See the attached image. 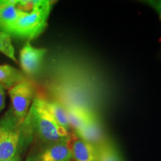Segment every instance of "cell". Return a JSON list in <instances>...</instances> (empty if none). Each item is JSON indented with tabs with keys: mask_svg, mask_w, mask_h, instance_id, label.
Masks as SVG:
<instances>
[{
	"mask_svg": "<svg viewBox=\"0 0 161 161\" xmlns=\"http://www.w3.org/2000/svg\"><path fill=\"white\" fill-rule=\"evenodd\" d=\"M21 128L25 146L35 137L41 145L69 142L72 139L69 130L59 125L46 109L39 96L34 98Z\"/></svg>",
	"mask_w": 161,
	"mask_h": 161,
	"instance_id": "6da1fadb",
	"label": "cell"
},
{
	"mask_svg": "<svg viewBox=\"0 0 161 161\" xmlns=\"http://www.w3.org/2000/svg\"><path fill=\"white\" fill-rule=\"evenodd\" d=\"M53 4V2L48 0H37L35 6L31 11L23 12L14 22L1 26L0 31L28 42L35 39L47 27Z\"/></svg>",
	"mask_w": 161,
	"mask_h": 161,
	"instance_id": "7a4b0ae2",
	"label": "cell"
},
{
	"mask_svg": "<svg viewBox=\"0 0 161 161\" xmlns=\"http://www.w3.org/2000/svg\"><path fill=\"white\" fill-rule=\"evenodd\" d=\"M24 147L21 124L10 108L0 119V161L21 154Z\"/></svg>",
	"mask_w": 161,
	"mask_h": 161,
	"instance_id": "3957f363",
	"label": "cell"
},
{
	"mask_svg": "<svg viewBox=\"0 0 161 161\" xmlns=\"http://www.w3.org/2000/svg\"><path fill=\"white\" fill-rule=\"evenodd\" d=\"M8 95L11 101L12 111L18 122L22 124L35 98V87L29 80H26L10 89Z\"/></svg>",
	"mask_w": 161,
	"mask_h": 161,
	"instance_id": "277c9868",
	"label": "cell"
},
{
	"mask_svg": "<svg viewBox=\"0 0 161 161\" xmlns=\"http://www.w3.org/2000/svg\"><path fill=\"white\" fill-rule=\"evenodd\" d=\"M69 142L43 144L31 152L25 161H72Z\"/></svg>",
	"mask_w": 161,
	"mask_h": 161,
	"instance_id": "5b68a950",
	"label": "cell"
},
{
	"mask_svg": "<svg viewBox=\"0 0 161 161\" xmlns=\"http://www.w3.org/2000/svg\"><path fill=\"white\" fill-rule=\"evenodd\" d=\"M47 49L35 48L27 42L19 52V63L23 72L27 75H37L41 69Z\"/></svg>",
	"mask_w": 161,
	"mask_h": 161,
	"instance_id": "8992f818",
	"label": "cell"
},
{
	"mask_svg": "<svg viewBox=\"0 0 161 161\" xmlns=\"http://www.w3.org/2000/svg\"><path fill=\"white\" fill-rule=\"evenodd\" d=\"M70 148L72 159L75 161H98V151L97 146L86 142L75 135L72 139Z\"/></svg>",
	"mask_w": 161,
	"mask_h": 161,
	"instance_id": "52a82bcc",
	"label": "cell"
},
{
	"mask_svg": "<svg viewBox=\"0 0 161 161\" xmlns=\"http://www.w3.org/2000/svg\"><path fill=\"white\" fill-rule=\"evenodd\" d=\"M65 109L67 113L70 129L73 130L74 132L83 128L97 117L95 111L80 107H66Z\"/></svg>",
	"mask_w": 161,
	"mask_h": 161,
	"instance_id": "ba28073f",
	"label": "cell"
},
{
	"mask_svg": "<svg viewBox=\"0 0 161 161\" xmlns=\"http://www.w3.org/2000/svg\"><path fill=\"white\" fill-rule=\"evenodd\" d=\"M75 134L78 138L92 145H95L96 146H98L105 140L103 134V129L97 117L83 128L75 132Z\"/></svg>",
	"mask_w": 161,
	"mask_h": 161,
	"instance_id": "9c48e42d",
	"label": "cell"
},
{
	"mask_svg": "<svg viewBox=\"0 0 161 161\" xmlns=\"http://www.w3.org/2000/svg\"><path fill=\"white\" fill-rule=\"evenodd\" d=\"M28 80L25 75L8 64L0 65V84L5 90H10L12 87Z\"/></svg>",
	"mask_w": 161,
	"mask_h": 161,
	"instance_id": "30bf717a",
	"label": "cell"
},
{
	"mask_svg": "<svg viewBox=\"0 0 161 161\" xmlns=\"http://www.w3.org/2000/svg\"><path fill=\"white\" fill-rule=\"evenodd\" d=\"M40 98L46 109L55 119L57 123L65 129L69 130L70 126L65 108L55 100H48L42 97H40Z\"/></svg>",
	"mask_w": 161,
	"mask_h": 161,
	"instance_id": "8fae6325",
	"label": "cell"
},
{
	"mask_svg": "<svg viewBox=\"0 0 161 161\" xmlns=\"http://www.w3.org/2000/svg\"><path fill=\"white\" fill-rule=\"evenodd\" d=\"M23 11L17 6V0H0V27L17 19Z\"/></svg>",
	"mask_w": 161,
	"mask_h": 161,
	"instance_id": "7c38bea8",
	"label": "cell"
},
{
	"mask_svg": "<svg viewBox=\"0 0 161 161\" xmlns=\"http://www.w3.org/2000/svg\"><path fill=\"white\" fill-rule=\"evenodd\" d=\"M97 148L98 161H122L115 146L107 139L98 145Z\"/></svg>",
	"mask_w": 161,
	"mask_h": 161,
	"instance_id": "4fadbf2b",
	"label": "cell"
},
{
	"mask_svg": "<svg viewBox=\"0 0 161 161\" xmlns=\"http://www.w3.org/2000/svg\"><path fill=\"white\" fill-rule=\"evenodd\" d=\"M0 52L7 56L11 60L17 63L15 49L12 43L11 37L8 34L0 31Z\"/></svg>",
	"mask_w": 161,
	"mask_h": 161,
	"instance_id": "5bb4252c",
	"label": "cell"
},
{
	"mask_svg": "<svg viewBox=\"0 0 161 161\" xmlns=\"http://www.w3.org/2000/svg\"><path fill=\"white\" fill-rule=\"evenodd\" d=\"M155 11L161 19V0H146L142 2Z\"/></svg>",
	"mask_w": 161,
	"mask_h": 161,
	"instance_id": "9a60e30c",
	"label": "cell"
},
{
	"mask_svg": "<svg viewBox=\"0 0 161 161\" xmlns=\"http://www.w3.org/2000/svg\"><path fill=\"white\" fill-rule=\"evenodd\" d=\"M5 107V90L3 86L0 84V112L3 110Z\"/></svg>",
	"mask_w": 161,
	"mask_h": 161,
	"instance_id": "2e32d148",
	"label": "cell"
},
{
	"mask_svg": "<svg viewBox=\"0 0 161 161\" xmlns=\"http://www.w3.org/2000/svg\"><path fill=\"white\" fill-rule=\"evenodd\" d=\"M3 161H21V157H20V154H18L14 157H13V158Z\"/></svg>",
	"mask_w": 161,
	"mask_h": 161,
	"instance_id": "e0dca14e",
	"label": "cell"
}]
</instances>
